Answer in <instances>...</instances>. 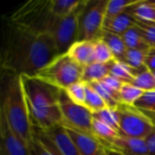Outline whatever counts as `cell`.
Segmentation results:
<instances>
[{"instance_id": "6da1fadb", "label": "cell", "mask_w": 155, "mask_h": 155, "mask_svg": "<svg viewBox=\"0 0 155 155\" xmlns=\"http://www.w3.org/2000/svg\"><path fill=\"white\" fill-rule=\"evenodd\" d=\"M58 52L53 37L10 23H5L1 54L2 71L34 76L50 63Z\"/></svg>"}, {"instance_id": "7a4b0ae2", "label": "cell", "mask_w": 155, "mask_h": 155, "mask_svg": "<svg viewBox=\"0 0 155 155\" xmlns=\"http://www.w3.org/2000/svg\"><path fill=\"white\" fill-rule=\"evenodd\" d=\"M0 112L19 139L31 147L35 127L31 119L22 75L2 71Z\"/></svg>"}, {"instance_id": "3957f363", "label": "cell", "mask_w": 155, "mask_h": 155, "mask_svg": "<svg viewBox=\"0 0 155 155\" xmlns=\"http://www.w3.org/2000/svg\"><path fill=\"white\" fill-rule=\"evenodd\" d=\"M22 79L35 129L48 131L63 125L59 105L61 89L35 76L22 75Z\"/></svg>"}, {"instance_id": "277c9868", "label": "cell", "mask_w": 155, "mask_h": 155, "mask_svg": "<svg viewBox=\"0 0 155 155\" xmlns=\"http://www.w3.org/2000/svg\"><path fill=\"white\" fill-rule=\"evenodd\" d=\"M57 17L53 12L52 0H30L15 10L7 20L33 32L50 35Z\"/></svg>"}, {"instance_id": "5b68a950", "label": "cell", "mask_w": 155, "mask_h": 155, "mask_svg": "<svg viewBox=\"0 0 155 155\" xmlns=\"http://www.w3.org/2000/svg\"><path fill=\"white\" fill-rule=\"evenodd\" d=\"M84 67L79 65L67 53L58 54L34 76L62 90L82 81Z\"/></svg>"}, {"instance_id": "8992f818", "label": "cell", "mask_w": 155, "mask_h": 155, "mask_svg": "<svg viewBox=\"0 0 155 155\" xmlns=\"http://www.w3.org/2000/svg\"><path fill=\"white\" fill-rule=\"evenodd\" d=\"M87 0H82L78 7L65 16L57 17L50 35L53 37L58 54H65L77 41L80 17Z\"/></svg>"}, {"instance_id": "52a82bcc", "label": "cell", "mask_w": 155, "mask_h": 155, "mask_svg": "<svg viewBox=\"0 0 155 155\" xmlns=\"http://www.w3.org/2000/svg\"><path fill=\"white\" fill-rule=\"evenodd\" d=\"M108 0H87L80 17L77 41L101 39Z\"/></svg>"}, {"instance_id": "ba28073f", "label": "cell", "mask_w": 155, "mask_h": 155, "mask_svg": "<svg viewBox=\"0 0 155 155\" xmlns=\"http://www.w3.org/2000/svg\"><path fill=\"white\" fill-rule=\"evenodd\" d=\"M116 110L120 119V134L145 139L153 130L155 124L152 120L134 105L120 104Z\"/></svg>"}, {"instance_id": "9c48e42d", "label": "cell", "mask_w": 155, "mask_h": 155, "mask_svg": "<svg viewBox=\"0 0 155 155\" xmlns=\"http://www.w3.org/2000/svg\"><path fill=\"white\" fill-rule=\"evenodd\" d=\"M59 105L63 116V126L79 131L87 134H93V113L84 105L73 102L64 90H60Z\"/></svg>"}, {"instance_id": "30bf717a", "label": "cell", "mask_w": 155, "mask_h": 155, "mask_svg": "<svg viewBox=\"0 0 155 155\" xmlns=\"http://www.w3.org/2000/svg\"><path fill=\"white\" fill-rule=\"evenodd\" d=\"M0 155H31V147L24 143L10 128L0 112Z\"/></svg>"}, {"instance_id": "8fae6325", "label": "cell", "mask_w": 155, "mask_h": 155, "mask_svg": "<svg viewBox=\"0 0 155 155\" xmlns=\"http://www.w3.org/2000/svg\"><path fill=\"white\" fill-rule=\"evenodd\" d=\"M81 155H104L105 145L94 135L66 128Z\"/></svg>"}, {"instance_id": "7c38bea8", "label": "cell", "mask_w": 155, "mask_h": 155, "mask_svg": "<svg viewBox=\"0 0 155 155\" xmlns=\"http://www.w3.org/2000/svg\"><path fill=\"white\" fill-rule=\"evenodd\" d=\"M104 145L116 149L125 155H149L145 139L128 137L120 134L114 141L105 143Z\"/></svg>"}, {"instance_id": "4fadbf2b", "label": "cell", "mask_w": 155, "mask_h": 155, "mask_svg": "<svg viewBox=\"0 0 155 155\" xmlns=\"http://www.w3.org/2000/svg\"><path fill=\"white\" fill-rule=\"evenodd\" d=\"M42 132L52 140L61 155H81L64 126L58 125L51 130Z\"/></svg>"}, {"instance_id": "5bb4252c", "label": "cell", "mask_w": 155, "mask_h": 155, "mask_svg": "<svg viewBox=\"0 0 155 155\" xmlns=\"http://www.w3.org/2000/svg\"><path fill=\"white\" fill-rule=\"evenodd\" d=\"M68 55L79 65L85 67L94 63V42L76 41L68 50Z\"/></svg>"}, {"instance_id": "9a60e30c", "label": "cell", "mask_w": 155, "mask_h": 155, "mask_svg": "<svg viewBox=\"0 0 155 155\" xmlns=\"http://www.w3.org/2000/svg\"><path fill=\"white\" fill-rule=\"evenodd\" d=\"M134 16L128 10H126L124 13L120 14L119 15L115 16L114 18L104 21V29L122 35L127 30L134 27Z\"/></svg>"}, {"instance_id": "2e32d148", "label": "cell", "mask_w": 155, "mask_h": 155, "mask_svg": "<svg viewBox=\"0 0 155 155\" xmlns=\"http://www.w3.org/2000/svg\"><path fill=\"white\" fill-rule=\"evenodd\" d=\"M101 39L104 40L105 44L109 46L116 60L124 61L128 49L121 35L104 29Z\"/></svg>"}, {"instance_id": "e0dca14e", "label": "cell", "mask_w": 155, "mask_h": 155, "mask_svg": "<svg viewBox=\"0 0 155 155\" xmlns=\"http://www.w3.org/2000/svg\"><path fill=\"white\" fill-rule=\"evenodd\" d=\"M112 62L108 64L94 62L84 67L82 81L86 84H92L94 82L102 81L105 76L110 74V67Z\"/></svg>"}, {"instance_id": "ac0fdd59", "label": "cell", "mask_w": 155, "mask_h": 155, "mask_svg": "<svg viewBox=\"0 0 155 155\" xmlns=\"http://www.w3.org/2000/svg\"><path fill=\"white\" fill-rule=\"evenodd\" d=\"M92 131L94 136L101 141L104 144L111 143L120 135V133L117 130L96 119L93 120Z\"/></svg>"}, {"instance_id": "d6986e66", "label": "cell", "mask_w": 155, "mask_h": 155, "mask_svg": "<svg viewBox=\"0 0 155 155\" xmlns=\"http://www.w3.org/2000/svg\"><path fill=\"white\" fill-rule=\"evenodd\" d=\"M110 74L124 84V83L132 84L135 76V72L124 62L114 59L111 64Z\"/></svg>"}, {"instance_id": "ffe728a7", "label": "cell", "mask_w": 155, "mask_h": 155, "mask_svg": "<svg viewBox=\"0 0 155 155\" xmlns=\"http://www.w3.org/2000/svg\"><path fill=\"white\" fill-rule=\"evenodd\" d=\"M136 19L155 22V8L147 1L138 0L136 4L127 9Z\"/></svg>"}, {"instance_id": "44dd1931", "label": "cell", "mask_w": 155, "mask_h": 155, "mask_svg": "<svg viewBox=\"0 0 155 155\" xmlns=\"http://www.w3.org/2000/svg\"><path fill=\"white\" fill-rule=\"evenodd\" d=\"M127 49H136L147 51L151 46L144 40L141 33L134 26L122 35Z\"/></svg>"}, {"instance_id": "7402d4cb", "label": "cell", "mask_w": 155, "mask_h": 155, "mask_svg": "<svg viewBox=\"0 0 155 155\" xmlns=\"http://www.w3.org/2000/svg\"><path fill=\"white\" fill-rule=\"evenodd\" d=\"M143 94L144 91L134 86L133 84L124 83L123 84L119 92L120 103L126 105H134Z\"/></svg>"}, {"instance_id": "603a6c76", "label": "cell", "mask_w": 155, "mask_h": 155, "mask_svg": "<svg viewBox=\"0 0 155 155\" xmlns=\"http://www.w3.org/2000/svg\"><path fill=\"white\" fill-rule=\"evenodd\" d=\"M134 106L144 114L155 124V90L144 92Z\"/></svg>"}, {"instance_id": "cb8c5ba5", "label": "cell", "mask_w": 155, "mask_h": 155, "mask_svg": "<svg viewBox=\"0 0 155 155\" xmlns=\"http://www.w3.org/2000/svg\"><path fill=\"white\" fill-rule=\"evenodd\" d=\"M86 84V83H85ZM84 106L88 108L93 114L105 109L107 104L101 97V95L94 89L90 84H86L85 87V103Z\"/></svg>"}, {"instance_id": "d4e9b609", "label": "cell", "mask_w": 155, "mask_h": 155, "mask_svg": "<svg viewBox=\"0 0 155 155\" xmlns=\"http://www.w3.org/2000/svg\"><path fill=\"white\" fill-rule=\"evenodd\" d=\"M145 54L146 51L128 49L123 62H124L131 68H133L136 74L137 73L147 68L145 66Z\"/></svg>"}, {"instance_id": "484cf974", "label": "cell", "mask_w": 155, "mask_h": 155, "mask_svg": "<svg viewBox=\"0 0 155 155\" xmlns=\"http://www.w3.org/2000/svg\"><path fill=\"white\" fill-rule=\"evenodd\" d=\"M90 84L101 95V97L104 99V101L105 102V104H107L108 107L116 109L119 106V104H121L120 98H119V94L109 89L102 82H94Z\"/></svg>"}, {"instance_id": "4316f807", "label": "cell", "mask_w": 155, "mask_h": 155, "mask_svg": "<svg viewBox=\"0 0 155 155\" xmlns=\"http://www.w3.org/2000/svg\"><path fill=\"white\" fill-rule=\"evenodd\" d=\"M136 1L131 0H108L106 11H105V18L104 21L114 18L120 14L126 11L130 6L136 4Z\"/></svg>"}, {"instance_id": "83f0119b", "label": "cell", "mask_w": 155, "mask_h": 155, "mask_svg": "<svg viewBox=\"0 0 155 155\" xmlns=\"http://www.w3.org/2000/svg\"><path fill=\"white\" fill-rule=\"evenodd\" d=\"M132 84L144 92L155 90L154 76L153 72H151L148 68H145L144 70L137 73Z\"/></svg>"}, {"instance_id": "f1b7e54d", "label": "cell", "mask_w": 155, "mask_h": 155, "mask_svg": "<svg viewBox=\"0 0 155 155\" xmlns=\"http://www.w3.org/2000/svg\"><path fill=\"white\" fill-rule=\"evenodd\" d=\"M94 119H96L105 124H108L117 130L119 132L120 128V119H119V114L116 109L114 108H110L106 107L105 109L94 113L93 114Z\"/></svg>"}, {"instance_id": "f546056e", "label": "cell", "mask_w": 155, "mask_h": 155, "mask_svg": "<svg viewBox=\"0 0 155 155\" xmlns=\"http://www.w3.org/2000/svg\"><path fill=\"white\" fill-rule=\"evenodd\" d=\"M82 0H52L53 12L56 16H65L74 12Z\"/></svg>"}, {"instance_id": "4dcf8cb0", "label": "cell", "mask_w": 155, "mask_h": 155, "mask_svg": "<svg viewBox=\"0 0 155 155\" xmlns=\"http://www.w3.org/2000/svg\"><path fill=\"white\" fill-rule=\"evenodd\" d=\"M134 27L141 33L151 47H155V22H147L135 18Z\"/></svg>"}, {"instance_id": "1f68e13d", "label": "cell", "mask_w": 155, "mask_h": 155, "mask_svg": "<svg viewBox=\"0 0 155 155\" xmlns=\"http://www.w3.org/2000/svg\"><path fill=\"white\" fill-rule=\"evenodd\" d=\"M114 55L109 46L102 39L94 41V60L97 63L108 64L114 61Z\"/></svg>"}, {"instance_id": "d6a6232c", "label": "cell", "mask_w": 155, "mask_h": 155, "mask_svg": "<svg viewBox=\"0 0 155 155\" xmlns=\"http://www.w3.org/2000/svg\"><path fill=\"white\" fill-rule=\"evenodd\" d=\"M85 87H86V84L83 81H80V82H77V83L70 85L64 91L73 102H74L77 104L84 106Z\"/></svg>"}, {"instance_id": "836d02e7", "label": "cell", "mask_w": 155, "mask_h": 155, "mask_svg": "<svg viewBox=\"0 0 155 155\" xmlns=\"http://www.w3.org/2000/svg\"><path fill=\"white\" fill-rule=\"evenodd\" d=\"M100 82H102L105 86H107L109 89H111L112 91H114V92H115L117 94H119L120 89H121V87H122V85L124 84V83H122L121 81H119L118 79H116L115 77H114L111 74L105 76Z\"/></svg>"}, {"instance_id": "e575fe53", "label": "cell", "mask_w": 155, "mask_h": 155, "mask_svg": "<svg viewBox=\"0 0 155 155\" xmlns=\"http://www.w3.org/2000/svg\"><path fill=\"white\" fill-rule=\"evenodd\" d=\"M31 155H53L37 139L35 138L31 145Z\"/></svg>"}, {"instance_id": "d590c367", "label": "cell", "mask_w": 155, "mask_h": 155, "mask_svg": "<svg viewBox=\"0 0 155 155\" xmlns=\"http://www.w3.org/2000/svg\"><path fill=\"white\" fill-rule=\"evenodd\" d=\"M145 66L151 72H155V47H150L146 51Z\"/></svg>"}, {"instance_id": "8d00e7d4", "label": "cell", "mask_w": 155, "mask_h": 155, "mask_svg": "<svg viewBox=\"0 0 155 155\" xmlns=\"http://www.w3.org/2000/svg\"><path fill=\"white\" fill-rule=\"evenodd\" d=\"M149 155H155V126L151 134L145 138Z\"/></svg>"}, {"instance_id": "74e56055", "label": "cell", "mask_w": 155, "mask_h": 155, "mask_svg": "<svg viewBox=\"0 0 155 155\" xmlns=\"http://www.w3.org/2000/svg\"><path fill=\"white\" fill-rule=\"evenodd\" d=\"M104 155H125V154H124V153H123L122 152H120V151L116 150V149H114V148L109 147V146H105Z\"/></svg>"}, {"instance_id": "f35d334b", "label": "cell", "mask_w": 155, "mask_h": 155, "mask_svg": "<svg viewBox=\"0 0 155 155\" xmlns=\"http://www.w3.org/2000/svg\"><path fill=\"white\" fill-rule=\"evenodd\" d=\"M148 2L150 3V5H152L155 8V0H148Z\"/></svg>"}, {"instance_id": "ab89813d", "label": "cell", "mask_w": 155, "mask_h": 155, "mask_svg": "<svg viewBox=\"0 0 155 155\" xmlns=\"http://www.w3.org/2000/svg\"><path fill=\"white\" fill-rule=\"evenodd\" d=\"M153 76H154V81H155V72H153Z\"/></svg>"}]
</instances>
